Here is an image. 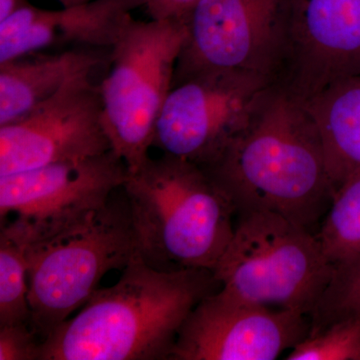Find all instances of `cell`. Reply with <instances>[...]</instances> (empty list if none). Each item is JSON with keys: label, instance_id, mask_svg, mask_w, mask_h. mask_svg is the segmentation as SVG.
<instances>
[{"label": "cell", "instance_id": "1", "mask_svg": "<svg viewBox=\"0 0 360 360\" xmlns=\"http://www.w3.org/2000/svg\"><path fill=\"white\" fill-rule=\"evenodd\" d=\"M202 168L231 201L236 217L274 212L314 233L335 195L316 123L305 101L281 82Z\"/></svg>", "mask_w": 360, "mask_h": 360}, {"label": "cell", "instance_id": "2", "mask_svg": "<svg viewBox=\"0 0 360 360\" xmlns=\"http://www.w3.org/2000/svg\"><path fill=\"white\" fill-rule=\"evenodd\" d=\"M220 288L212 270H158L139 255L45 340L41 360H169L187 316Z\"/></svg>", "mask_w": 360, "mask_h": 360}, {"label": "cell", "instance_id": "3", "mask_svg": "<svg viewBox=\"0 0 360 360\" xmlns=\"http://www.w3.org/2000/svg\"><path fill=\"white\" fill-rule=\"evenodd\" d=\"M123 191L149 266L214 269L233 236L236 213L202 167L165 153L148 158L129 172Z\"/></svg>", "mask_w": 360, "mask_h": 360}, {"label": "cell", "instance_id": "4", "mask_svg": "<svg viewBox=\"0 0 360 360\" xmlns=\"http://www.w3.org/2000/svg\"><path fill=\"white\" fill-rule=\"evenodd\" d=\"M123 186L99 212L26 245L30 326L44 342L89 302L111 270L139 257Z\"/></svg>", "mask_w": 360, "mask_h": 360}, {"label": "cell", "instance_id": "5", "mask_svg": "<svg viewBox=\"0 0 360 360\" xmlns=\"http://www.w3.org/2000/svg\"><path fill=\"white\" fill-rule=\"evenodd\" d=\"M236 217L231 243L212 270L221 290L309 317L335 272L315 233L274 212Z\"/></svg>", "mask_w": 360, "mask_h": 360}, {"label": "cell", "instance_id": "6", "mask_svg": "<svg viewBox=\"0 0 360 360\" xmlns=\"http://www.w3.org/2000/svg\"><path fill=\"white\" fill-rule=\"evenodd\" d=\"M186 39L184 21H142L131 15L110 49V71L99 84L103 124L129 172L149 158Z\"/></svg>", "mask_w": 360, "mask_h": 360}, {"label": "cell", "instance_id": "7", "mask_svg": "<svg viewBox=\"0 0 360 360\" xmlns=\"http://www.w3.org/2000/svg\"><path fill=\"white\" fill-rule=\"evenodd\" d=\"M288 20V0H200L186 21L172 85L212 70L257 73L277 82Z\"/></svg>", "mask_w": 360, "mask_h": 360}, {"label": "cell", "instance_id": "8", "mask_svg": "<svg viewBox=\"0 0 360 360\" xmlns=\"http://www.w3.org/2000/svg\"><path fill=\"white\" fill-rule=\"evenodd\" d=\"M276 82L257 73L212 70L172 85L153 148L206 167L245 129Z\"/></svg>", "mask_w": 360, "mask_h": 360}, {"label": "cell", "instance_id": "9", "mask_svg": "<svg viewBox=\"0 0 360 360\" xmlns=\"http://www.w3.org/2000/svg\"><path fill=\"white\" fill-rule=\"evenodd\" d=\"M115 151L0 176V217L26 245L82 221L103 208L127 181Z\"/></svg>", "mask_w": 360, "mask_h": 360}, {"label": "cell", "instance_id": "10", "mask_svg": "<svg viewBox=\"0 0 360 360\" xmlns=\"http://www.w3.org/2000/svg\"><path fill=\"white\" fill-rule=\"evenodd\" d=\"M84 72L15 122L0 127V176L112 150L99 84Z\"/></svg>", "mask_w": 360, "mask_h": 360}, {"label": "cell", "instance_id": "11", "mask_svg": "<svg viewBox=\"0 0 360 360\" xmlns=\"http://www.w3.org/2000/svg\"><path fill=\"white\" fill-rule=\"evenodd\" d=\"M309 330V315L246 302L220 288L187 316L169 360H274Z\"/></svg>", "mask_w": 360, "mask_h": 360}, {"label": "cell", "instance_id": "12", "mask_svg": "<svg viewBox=\"0 0 360 360\" xmlns=\"http://www.w3.org/2000/svg\"><path fill=\"white\" fill-rule=\"evenodd\" d=\"M360 75V0H288V37L277 82L307 101Z\"/></svg>", "mask_w": 360, "mask_h": 360}, {"label": "cell", "instance_id": "13", "mask_svg": "<svg viewBox=\"0 0 360 360\" xmlns=\"http://www.w3.org/2000/svg\"><path fill=\"white\" fill-rule=\"evenodd\" d=\"M144 0H92L49 11L32 6L0 22V63L47 49H110Z\"/></svg>", "mask_w": 360, "mask_h": 360}, {"label": "cell", "instance_id": "14", "mask_svg": "<svg viewBox=\"0 0 360 360\" xmlns=\"http://www.w3.org/2000/svg\"><path fill=\"white\" fill-rule=\"evenodd\" d=\"M103 58L96 52L68 49L35 52L0 63V127L28 115L72 78L91 72Z\"/></svg>", "mask_w": 360, "mask_h": 360}, {"label": "cell", "instance_id": "15", "mask_svg": "<svg viewBox=\"0 0 360 360\" xmlns=\"http://www.w3.org/2000/svg\"><path fill=\"white\" fill-rule=\"evenodd\" d=\"M304 101L321 134L335 193L360 174V75L329 85Z\"/></svg>", "mask_w": 360, "mask_h": 360}, {"label": "cell", "instance_id": "16", "mask_svg": "<svg viewBox=\"0 0 360 360\" xmlns=\"http://www.w3.org/2000/svg\"><path fill=\"white\" fill-rule=\"evenodd\" d=\"M315 236L335 269L360 257V174L336 189Z\"/></svg>", "mask_w": 360, "mask_h": 360}, {"label": "cell", "instance_id": "17", "mask_svg": "<svg viewBox=\"0 0 360 360\" xmlns=\"http://www.w3.org/2000/svg\"><path fill=\"white\" fill-rule=\"evenodd\" d=\"M26 243L6 226L0 232V326L30 323Z\"/></svg>", "mask_w": 360, "mask_h": 360}, {"label": "cell", "instance_id": "18", "mask_svg": "<svg viewBox=\"0 0 360 360\" xmlns=\"http://www.w3.org/2000/svg\"><path fill=\"white\" fill-rule=\"evenodd\" d=\"M286 360H360V317H349L311 331Z\"/></svg>", "mask_w": 360, "mask_h": 360}, {"label": "cell", "instance_id": "19", "mask_svg": "<svg viewBox=\"0 0 360 360\" xmlns=\"http://www.w3.org/2000/svg\"><path fill=\"white\" fill-rule=\"evenodd\" d=\"M349 317H360V257L335 269L309 315V333Z\"/></svg>", "mask_w": 360, "mask_h": 360}, {"label": "cell", "instance_id": "20", "mask_svg": "<svg viewBox=\"0 0 360 360\" xmlns=\"http://www.w3.org/2000/svg\"><path fill=\"white\" fill-rule=\"evenodd\" d=\"M42 345L30 323L0 326V360H41Z\"/></svg>", "mask_w": 360, "mask_h": 360}, {"label": "cell", "instance_id": "21", "mask_svg": "<svg viewBox=\"0 0 360 360\" xmlns=\"http://www.w3.org/2000/svg\"><path fill=\"white\" fill-rule=\"evenodd\" d=\"M200 0H144V8L151 20H170L186 22Z\"/></svg>", "mask_w": 360, "mask_h": 360}, {"label": "cell", "instance_id": "22", "mask_svg": "<svg viewBox=\"0 0 360 360\" xmlns=\"http://www.w3.org/2000/svg\"><path fill=\"white\" fill-rule=\"evenodd\" d=\"M30 4L28 0H0V22Z\"/></svg>", "mask_w": 360, "mask_h": 360}, {"label": "cell", "instance_id": "23", "mask_svg": "<svg viewBox=\"0 0 360 360\" xmlns=\"http://www.w3.org/2000/svg\"><path fill=\"white\" fill-rule=\"evenodd\" d=\"M56 1L60 4L63 7H70L87 4V2L92 1V0H56Z\"/></svg>", "mask_w": 360, "mask_h": 360}]
</instances>
